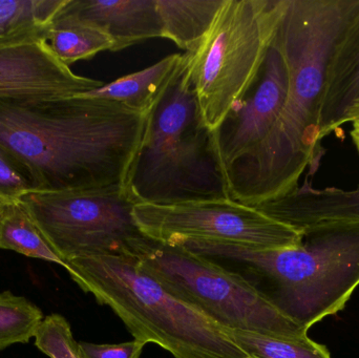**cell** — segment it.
Segmentation results:
<instances>
[{"mask_svg": "<svg viewBox=\"0 0 359 358\" xmlns=\"http://www.w3.org/2000/svg\"><path fill=\"white\" fill-rule=\"evenodd\" d=\"M358 0H287L273 42L288 67L286 99L263 143L226 170L230 199L255 207L316 174L326 151L320 109L327 64Z\"/></svg>", "mask_w": 359, "mask_h": 358, "instance_id": "1", "label": "cell"}, {"mask_svg": "<svg viewBox=\"0 0 359 358\" xmlns=\"http://www.w3.org/2000/svg\"><path fill=\"white\" fill-rule=\"evenodd\" d=\"M147 119L83 96L0 101V146L27 166L37 191L124 186Z\"/></svg>", "mask_w": 359, "mask_h": 358, "instance_id": "2", "label": "cell"}, {"mask_svg": "<svg viewBox=\"0 0 359 358\" xmlns=\"http://www.w3.org/2000/svg\"><path fill=\"white\" fill-rule=\"evenodd\" d=\"M301 233L299 245L280 249L210 242L182 246L206 258L248 265L264 282L259 289L308 331L343 310L359 285V223H323Z\"/></svg>", "mask_w": 359, "mask_h": 358, "instance_id": "3", "label": "cell"}, {"mask_svg": "<svg viewBox=\"0 0 359 358\" xmlns=\"http://www.w3.org/2000/svg\"><path fill=\"white\" fill-rule=\"evenodd\" d=\"M189 55L147 113L144 134L126 176L136 204L172 205L230 199L225 170L203 120L189 77Z\"/></svg>", "mask_w": 359, "mask_h": 358, "instance_id": "4", "label": "cell"}, {"mask_svg": "<svg viewBox=\"0 0 359 358\" xmlns=\"http://www.w3.org/2000/svg\"><path fill=\"white\" fill-rule=\"evenodd\" d=\"M76 285L123 322L135 340L175 358H251L223 326L170 294L135 256L100 254L67 261Z\"/></svg>", "mask_w": 359, "mask_h": 358, "instance_id": "5", "label": "cell"}, {"mask_svg": "<svg viewBox=\"0 0 359 358\" xmlns=\"http://www.w3.org/2000/svg\"><path fill=\"white\" fill-rule=\"evenodd\" d=\"M287 0H226L208 35L189 55L203 120L215 132L259 79Z\"/></svg>", "mask_w": 359, "mask_h": 358, "instance_id": "6", "label": "cell"}, {"mask_svg": "<svg viewBox=\"0 0 359 358\" xmlns=\"http://www.w3.org/2000/svg\"><path fill=\"white\" fill-rule=\"evenodd\" d=\"M128 256H135L141 268L170 294L223 327L284 338L307 336L308 331L285 317L257 286L212 259L149 237Z\"/></svg>", "mask_w": 359, "mask_h": 358, "instance_id": "7", "label": "cell"}, {"mask_svg": "<svg viewBox=\"0 0 359 358\" xmlns=\"http://www.w3.org/2000/svg\"><path fill=\"white\" fill-rule=\"evenodd\" d=\"M55 252L67 261L92 254H128L147 239L124 186L31 191L18 200Z\"/></svg>", "mask_w": 359, "mask_h": 358, "instance_id": "8", "label": "cell"}, {"mask_svg": "<svg viewBox=\"0 0 359 358\" xmlns=\"http://www.w3.org/2000/svg\"><path fill=\"white\" fill-rule=\"evenodd\" d=\"M135 221L143 235L158 243L232 244L252 249L294 247L303 235L231 199L203 200L172 205L136 204Z\"/></svg>", "mask_w": 359, "mask_h": 358, "instance_id": "9", "label": "cell"}, {"mask_svg": "<svg viewBox=\"0 0 359 358\" xmlns=\"http://www.w3.org/2000/svg\"><path fill=\"white\" fill-rule=\"evenodd\" d=\"M287 88L288 67L272 41L255 86L212 132L215 151L225 172L267 138L282 111Z\"/></svg>", "mask_w": 359, "mask_h": 358, "instance_id": "10", "label": "cell"}, {"mask_svg": "<svg viewBox=\"0 0 359 358\" xmlns=\"http://www.w3.org/2000/svg\"><path fill=\"white\" fill-rule=\"evenodd\" d=\"M104 84L74 73L53 54L46 39L0 46V101L72 98Z\"/></svg>", "mask_w": 359, "mask_h": 358, "instance_id": "11", "label": "cell"}, {"mask_svg": "<svg viewBox=\"0 0 359 358\" xmlns=\"http://www.w3.org/2000/svg\"><path fill=\"white\" fill-rule=\"evenodd\" d=\"M58 15L102 29L113 41L111 52L162 38L156 0H69Z\"/></svg>", "mask_w": 359, "mask_h": 358, "instance_id": "12", "label": "cell"}, {"mask_svg": "<svg viewBox=\"0 0 359 358\" xmlns=\"http://www.w3.org/2000/svg\"><path fill=\"white\" fill-rule=\"evenodd\" d=\"M359 94V0L341 29L327 64L320 109V140L339 132Z\"/></svg>", "mask_w": 359, "mask_h": 358, "instance_id": "13", "label": "cell"}, {"mask_svg": "<svg viewBox=\"0 0 359 358\" xmlns=\"http://www.w3.org/2000/svg\"><path fill=\"white\" fill-rule=\"evenodd\" d=\"M255 208L299 233L323 223H359V186L316 189L307 176L290 193Z\"/></svg>", "mask_w": 359, "mask_h": 358, "instance_id": "14", "label": "cell"}, {"mask_svg": "<svg viewBox=\"0 0 359 358\" xmlns=\"http://www.w3.org/2000/svg\"><path fill=\"white\" fill-rule=\"evenodd\" d=\"M184 58L185 53L170 55L142 71L124 76L80 96L111 101L137 113H149Z\"/></svg>", "mask_w": 359, "mask_h": 358, "instance_id": "15", "label": "cell"}, {"mask_svg": "<svg viewBox=\"0 0 359 358\" xmlns=\"http://www.w3.org/2000/svg\"><path fill=\"white\" fill-rule=\"evenodd\" d=\"M226 0H156L162 38L194 54L208 35Z\"/></svg>", "mask_w": 359, "mask_h": 358, "instance_id": "16", "label": "cell"}, {"mask_svg": "<svg viewBox=\"0 0 359 358\" xmlns=\"http://www.w3.org/2000/svg\"><path fill=\"white\" fill-rule=\"evenodd\" d=\"M69 0H0V46L46 39Z\"/></svg>", "mask_w": 359, "mask_h": 358, "instance_id": "17", "label": "cell"}, {"mask_svg": "<svg viewBox=\"0 0 359 358\" xmlns=\"http://www.w3.org/2000/svg\"><path fill=\"white\" fill-rule=\"evenodd\" d=\"M46 42L53 54L67 67L113 48V41L102 29L59 15L48 29Z\"/></svg>", "mask_w": 359, "mask_h": 358, "instance_id": "18", "label": "cell"}, {"mask_svg": "<svg viewBox=\"0 0 359 358\" xmlns=\"http://www.w3.org/2000/svg\"><path fill=\"white\" fill-rule=\"evenodd\" d=\"M0 249L11 250L67 268L65 261L18 202H8L0 216Z\"/></svg>", "mask_w": 359, "mask_h": 358, "instance_id": "19", "label": "cell"}, {"mask_svg": "<svg viewBox=\"0 0 359 358\" xmlns=\"http://www.w3.org/2000/svg\"><path fill=\"white\" fill-rule=\"evenodd\" d=\"M224 328L234 343L251 358H331L327 347L313 342L308 336L284 338Z\"/></svg>", "mask_w": 359, "mask_h": 358, "instance_id": "20", "label": "cell"}, {"mask_svg": "<svg viewBox=\"0 0 359 358\" xmlns=\"http://www.w3.org/2000/svg\"><path fill=\"white\" fill-rule=\"evenodd\" d=\"M43 312L25 296L0 294V352L13 345L27 344L34 338Z\"/></svg>", "mask_w": 359, "mask_h": 358, "instance_id": "21", "label": "cell"}, {"mask_svg": "<svg viewBox=\"0 0 359 358\" xmlns=\"http://www.w3.org/2000/svg\"><path fill=\"white\" fill-rule=\"evenodd\" d=\"M34 345L50 358H83L71 325L63 315L44 317L34 334Z\"/></svg>", "mask_w": 359, "mask_h": 358, "instance_id": "22", "label": "cell"}, {"mask_svg": "<svg viewBox=\"0 0 359 358\" xmlns=\"http://www.w3.org/2000/svg\"><path fill=\"white\" fill-rule=\"evenodd\" d=\"M37 191V182L27 166L0 146V198L18 202L25 193Z\"/></svg>", "mask_w": 359, "mask_h": 358, "instance_id": "23", "label": "cell"}, {"mask_svg": "<svg viewBox=\"0 0 359 358\" xmlns=\"http://www.w3.org/2000/svg\"><path fill=\"white\" fill-rule=\"evenodd\" d=\"M145 346L147 344L136 340L121 344L79 343L83 358H140Z\"/></svg>", "mask_w": 359, "mask_h": 358, "instance_id": "24", "label": "cell"}, {"mask_svg": "<svg viewBox=\"0 0 359 358\" xmlns=\"http://www.w3.org/2000/svg\"><path fill=\"white\" fill-rule=\"evenodd\" d=\"M348 123L352 125L351 130H350V137H351L352 142L359 155V94L344 118V125Z\"/></svg>", "mask_w": 359, "mask_h": 358, "instance_id": "25", "label": "cell"}, {"mask_svg": "<svg viewBox=\"0 0 359 358\" xmlns=\"http://www.w3.org/2000/svg\"><path fill=\"white\" fill-rule=\"evenodd\" d=\"M8 202L4 201V199L0 198V216H1L2 212H4V208L8 205Z\"/></svg>", "mask_w": 359, "mask_h": 358, "instance_id": "26", "label": "cell"}]
</instances>
